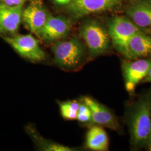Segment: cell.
Listing matches in <instances>:
<instances>
[{
	"label": "cell",
	"instance_id": "cell-5",
	"mask_svg": "<svg viewBox=\"0 0 151 151\" xmlns=\"http://www.w3.org/2000/svg\"><path fill=\"white\" fill-rule=\"evenodd\" d=\"M4 40L22 57L34 62H42L46 54L39 41L31 34H14L2 37Z\"/></svg>",
	"mask_w": 151,
	"mask_h": 151
},
{
	"label": "cell",
	"instance_id": "cell-2",
	"mask_svg": "<svg viewBox=\"0 0 151 151\" xmlns=\"http://www.w3.org/2000/svg\"><path fill=\"white\" fill-rule=\"evenodd\" d=\"M55 64L65 70L81 67L86 60V52L81 40L76 37L58 40L52 47Z\"/></svg>",
	"mask_w": 151,
	"mask_h": 151
},
{
	"label": "cell",
	"instance_id": "cell-4",
	"mask_svg": "<svg viewBox=\"0 0 151 151\" xmlns=\"http://www.w3.org/2000/svg\"><path fill=\"white\" fill-rule=\"evenodd\" d=\"M107 30L114 47L125 58L130 38L136 34L146 31L137 26L127 16H116L110 19Z\"/></svg>",
	"mask_w": 151,
	"mask_h": 151
},
{
	"label": "cell",
	"instance_id": "cell-10",
	"mask_svg": "<svg viewBox=\"0 0 151 151\" xmlns=\"http://www.w3.org/2000/svg\"><path fill=\"white\" fill-rule=\"evenodd\" d=\"M23 5L10 6L0 3V35L17 33L22 22Z\"/></svg>",
	"mask_w": 151,
	"mask_h": 151
},
{
	"label": "cell",
	"instance_id": "cell-6",
	"mask_svg": "<svg viewBox=\"0 0 151 151\" xmlns=\"http://www.w3.org/2000/svg\"><path fill=\"white\" fill-rule=\"evenodd\" d=\"M125 0H71L66 6L73 19L78 20L85 16L110 11L120 7Z\"/></svg>",
	"mask_w": 151,
	"mask_h": 151
},
{
	"label": "cell",
	"instance_id": "cell-13",
	"mask_svg": "<svg viewBox=\"0 0 151 151\" xmlns=\"http://www.w3.org/2000/svg\"><path fill=\"white\" fill-rule=\"evenodd\" d=\"M146 58H151V35L144 32H138L130 38L128 43L125 59Z\"/></svg>",
	"mask_w": 151,
	"mask_h": 151
},
{
	"label": "cell",
	"instance_id": "cell-12",
	"mask_svg": "<svg viewBox=\"0 0 151 151\" xmlns=\"http://www.w3.org/2000/svg\"><path fill=\"white\" fill-rule=\"evenodd\" d=\"M127 16L137 26L146 31L151 28V0H138L126 9Z\"/></svg>",
	"mask_w": 151,
	"mask_h": 151
},
{
	"label": "cell",
	"instance_id": "cell-3",
	"mask_svg": "<svg viewBox=\"0 0 151 151\" xmlns=\"http://www.w3.org/2000/svg\"><path fill=\"white\" fill-rule=\"evenodd\" d=\"M79 31L92 59L105 54L109 50L110 38L107 29L99 22L94 20L86 21L80 26Z\"/></svg>",
	"mask_w": 151,
	"mask_h": 151
},
{
	"label": "cell",
	"instance_id": "cell-8",
	"mask_svg": "<svg viewBox=\"0 0 151 151\" xmlns=\"http://www.w3.org/2000/svg\"><path fill=\"white\" fill-rule=\"evenodd\" d=\"M91 112V123L116 132H120L119 121L111 111L92 97H83L82 100Z\"/></svg>",
	"mask_w": 151,
	"mask_h": 151
},
{
	"label": "cell",
	"instance_id": "cell-1",
	"mask_svg": "<svg viewBox=\"0 0 151 151\" xmlns=\"http://www.w3.org/2000/svg\"><path fill=\"white\" fill-rule=\"evenodd\" d=\"M151 95L140 96L128 109L127 116L132 146L135 149L146 148L151 138Z\"/></svg>",
	"mask_w": 151,
	"mask_h": 151
},
{
	"label": "cell",
	"instance_id": "cell-11",
	"mask_svg": "<svg viewBox=\"0 0 151 151\" xmlns=\"http://www.w3.org/2000/svg\"><path fill=\"white\" fill-rule=\"evenodd\" d=\"M49 13L39 1L32 0L22 10V22L29 30L38 35L47 22Z\"/></svg>",
	"mask_w": 151,
	"mask_h": 151
},
{
	"label": "cell",
	"instance_id": "cell-15",
	"mask_svg": "<svg viewBox=\"0 0 151 151\" xmlns=\"http://www.w3.org/2000/svg\"><path fill=\"white\" fill-rule=\"evenodd\" d=\"M25 130L27 134L30 137L38 148L44 151H73L75 148H70L59 143L52 142V140L45 139L37 132L35 128L30 124L26 126Z\"/></svg>",
	"mask_w": 151,
	"mask_h": 151
},
{
	"label": "cell",
	"instance_id": "cell-18",
	"mask_svg": "<svg viewBox=\"0 0 151 151\" xmlns=\"http://www.w3.org/2000/svg\"><path fill=\"white\" fill-rule=\"evenodd\" d=\"M76 119L82 123H87L91 122V115L86 114L77 113Z\"/></svg>",
	"mask_w": 151,
	"mask_h": 151
},
{
	"label": "cell",
	"instance_id": "cell-7",
	"mask_svg": "<svg viewBox=\"0 0 151 151\" xmlns=\"http://www.w3.org/2000/svg\"><path fill=\"white\" fill-rule=\"evenodd\" d=\"M122 70L124 77L125 89L133 92L137 85L148 75L151 67V58L124 60L122 61Z\"/></svg>",
	"mask_w": 151,
	"mask_h": 151
},
{
	"label": "cell",
	"instance_id": "cell-16",
	"mask_svg": "<svg viewBox=\"0 0 151 151\" xmlns=\"http://www.w3.org/2000/svg\"><path fill=\"white\" fill-rule=\"evenodd\" d=\"M80 104L76 100L60 103V112L62 116L64 119L69 120L76 119Z\"/></svg>",
	"mask_w": 151,
	"mask_h": 151
},
{
	"label": "cell",
	"instance_id": "cell-21",
	"mask_svg": "<svg viewBox=\"0 0 151 151\" xmlns=\"http://www.w3.org/2000/svg\"><path fill=\"white\" fill-rule=\"evenodd\" d=\"M146 149H147L148 151H151V138L150 140H149L148 143H147L146 147Z\"/></svg>",
	"mask_w": 151,
	"mask_h": 151
},
{
	"label": "cell",
	"instance_id": "cell-20",
	"mask_svg": "<svg viewBox=\"0 0 151 151\" xmlns=\"http://www.w3.org/2000/svg\"><path fill=\"white\" fill-rule=\"evenodd\" d=\"M143 82H150L151 83V67L150 70L148 74V75L146 76V77L144 78V80H143Z\"/></svg>",
	"mask_w": 151,
	"mask_h": 151
},
{
	"label": "cell",
	"instance_id": "cell-17",
	"mask_svg": "<svg viewBox=\"0 0 151 151\" xmlns=\"http://www.w3.org/2000/svg\"><path fill=\"white\" fill-rule=\"evenodd\" d=\"M32 0H0V3L10 6L24 5V3Z\"/></svg>",
	"mask_w": 151,
	"mask_h": 151
},
{
	"label": "cell",
	"instance_id": "cell-22",
	"mask_svg": "<svg viewBox=\"0 0 151 151\" xmlns=\"http://www.w3.org/2000/svg\"><path fill=\"white\" fill-rule=\"evenodd\" d=\"M150 111H151V95L150 96Z\"/></svg>",
	"mask_w": 151,
	"mask_h": 151
},
{
	"label": "cell",
	"instance_id": "cell-9",
	"mask_svg": "<svg viewBox=\"0 0 151 151\" xmlns=\"http://www.w3.org/2000/svg\"><path fill=\"white\" fill-rule=\"evenodd\" d=\"M71 22L62 16H54L49 14L48 18L38 36L47 42L58 41L68 35L71 29Z\"/></svg>",
	"mask_w": 151,
	"mask_h": 151
},
{
	"label": "cell",
	"instance_id": "cell-14",
	"mask_svg": "<svg viewBox=\"0 0 151 151\" xmlns=\"http://www.w3.org/2000/svg\"><path fill=\"white\" fill-rule=\"evenodd\" d=\"M87 148L95 151H108L109 138L103 127L97 125L92 126L86 135Z\"/></svg>",
	"mask_w": 151,
	"mask_h": 151
},
{
	"label": "cell",
	"instance_id": "cell-19",
	"mask_svg": "<svg viewBox=\"0 0 151 151\" xmlns=\"http://www.w3.org/2000/svg\"><path fill=\"white\" fill-rule=\"evenodd\" d=\"M55 4L61 6H67L68 5L71 0H53Z\"/></svg>",
	"mask_w": 151,
	"mask_h": 151
}]
</instances>
